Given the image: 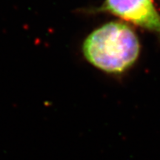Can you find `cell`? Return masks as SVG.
I'll use <instances>...</instances> for the list:
<instances>
[{"label": "cell", "instance_id": "1", "mask_svg": "<svg viewBox=\"0 0 160 160\" xmlns=\"http://www.w3.org/2000/svg\"><path fill=\"white\" fill-rule=\"evenodd\" d=\"M82 51L85 59L97 68L110 73H120L137 61L140 45L130 26L111 22L88 36Z\"/></svg>", "mask_w": 160, "mask_h": 160}, {"label": "cell", "instance_id": "2", "mask_svg": "<svg viewBox=\"0 0 160 160\" xmlns=\"http://www.w3.org/2000/svg\"><path fill=\"white\" fill-rule=\"evenodd\" d=\"M97 12H107L160 34V14L152 0H105Z\"/></svg>", "mask_w": 160, "mask_h": 160}]
</instances>
